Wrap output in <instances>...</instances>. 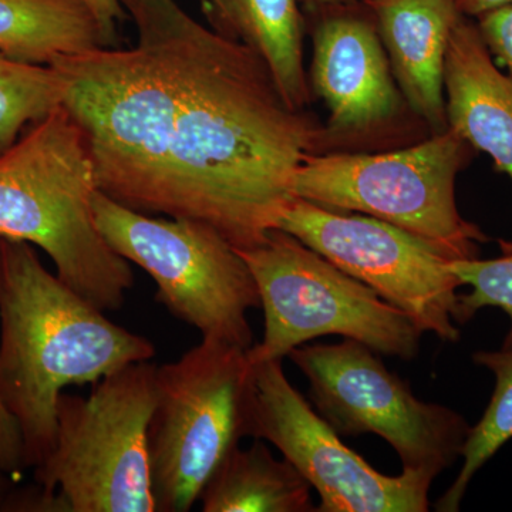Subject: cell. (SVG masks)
Wrapping results in <instances>:
<instances>
[{"label": "cell", "mask_w": 512, "mask_h": 512, "mask_svg": "<svg viewBox=\"0 0 512 512\" xmlns=\"http://www.w3.org/2000/svg\"><path fill=\"white\" fill-rule=\"evenodd\" d=\"M121 3L136 46L50 64L99 190L130 210L210 225L238 251L262 244L295 198L298 168L333 151L325 123L286 103L258 53L177 0Z\"/></svg>", "instance_id": "cell-1"}, {"label": "cell", "mask_w": 512, "mask_h": 512, "mask_svg": "<svg viewBox=\"0 0 512 512\" xmlns=\"http://www.w3.org/2000/svg\"><path fill=\"white\" fill-rule=\"evenodd\" d=\"M154 355L150 340L47 271L32 244L0 238V470L49 457L64 387L96 384Z\"/></svg>", "instance_id": "cell-2"}, {"label": "cell", "mask_w": 512, "mask_h": 512, "mask_svg": "<svg viewBox=\"0 0 512 512\" xmlns=\"http://www.w3.org/2000/svg\"><path fill=\"white\" fill-rule=\"evenodd\" d=\"M97 191L89 141L64 106L0 154V238L43 249L64 284L101 311H117L134 274L97 228Z\"/></svg>", "instance_id": "cell-3"}, {"label": "cell", "mask_w": 512, "mask_h": 512, "mask_svg": "<svg viewBox=\"0 0 512 512\" xmlns=\"http://www.w3.org/2000/svg\"><path fill=\"white\" fill-rule=\"evenodd\" d=\"M474 148L447 128L382 153L328 151L306 158L293 177L296 198L369 215L410 232L450 261L478 258L487 235L458 210V174Z\"/></svg>", "instance_id": "cell-4"}, {"label": "cell", "mask_w": 512, "mask_h": 512, "mask_svg": "<svg viewBox=\"0 0 512 512\" xmlns=\"http://www.w3.org/2000/svg\"><path fill=\"white\" fill-rule=\"evenodd\" d=\"M157 366L133 363L89 397L62 393L52 453L35 468L39 507L67 512H156L148 426Z\"/></svg>", "instance_id": "cell-5"}, {"label": "cell", "mask_w": 512, "mask_h": 512, "mask_svg": "<svg viewBox=\"0 0 512 512\" xmlns=\"http://www.w3.org/2000/svg\"><path fill=\"white\" fill-rule=\"evenodd\" d=\"M255 367L248 349L202 338L156 370L148 426L151 483L158 512H187L222 461L249 437Z\"/></svg>", "instance_id": "cell-6"}, {"label": "cell", "mask_w": 512, "mask_h": 512, "mask_svg": "<svg viewBox=\"0 0 512 512\" xmlns=\"http://www.w3.org/2000/svg\"><path fill=\"white\" fill-rule=\"evenodd\" d=\"M238 252L265 313L264 339L248 349L252 365L329 335L406 362L419 355L424 332L412 318L288 232L272 229L262 244Z\"/></svg>", "instance_id": "cell-7"}, {"label": "cell", "mask_w": 512, "mask_h": 512, "mask_svg": "<svg viewBox=\"0 0 512 512\" xmlns=\"http://www.w3.org/2000/svg\"><path fill=\"white\" fill-rule=\"evenodd\" d=\"M94 220L117 254L147 272L156 299L202 338L252 346L249 309L261 308L258 288L237 249L210 225L153 217L124 207L100 190Z\"/></svg>", "instance_id": "cell-8"}, {"label": "cell", "mask_w": 512, "mask_h": 512, "mask_svg": "<svg viewBox=\"0 0 512 512\" xmlns=\"http://www.w3.org/2000/svg\"><path fill=\"white\" fill-rule=\"evenodd\" d=\"M289 359L309 382L320 416L340 436L373 433L386 440L403 470L436 478L461 458L470 424L460 413L421 402L375 350L353 339L302 345Z\"/></svg>", "instance_id": "cell-9"}, {"label": "cell", "mask_w": 512, "mask_h": 512, "mask_svg": "<svg viewBox=\"0 0 512 512\" xmlns=\"http://www.w3.org/2000/svg\"><path fill=\"white\" fill-rule=\"evenodd\" d=\"M278 229L298 238L384 301L412 318L424 333L457 342L458 289L451 261L399 227L357 212L293 198Z\"/></svg>", "instance_id": "cell-10"}, {"label": "cell", "mask_w": 512, "mask_h": 512, "mask_svg": "<svg viewBox=\"0 0 512 512\" xmlns=\"http://www.w3.org/2000/svg\"><path fill=\"white\" fill-rule=\"evenodd\" d=\"M255 367L249 437L274 444L313 490L318 512H426L434 477L403 470L390 477L346 446L289 382L282 360Z\"/></svg>", "instance_id": "cell-11"}, {"label": "cell", "mask_w": 512, "mask_h": 512, "mask_svg": "<svg viewBox=\"0 0 512 512\" xmlns=\"http://www.w3.org/2000/svg\"><path fill=\"white\" fill-rule=\"evenodd\" d=\"M357 3L316 9L322 16L312 32L309 84L328 110L325 128L333 151L389 138L414 114L394 79L372 12L363 0L362 9Z\"/></svg>", "instance_id": "cell-12"}, {"label": "cell", "mask_w": 512, "mask_h": 512, "mask_svg": "<svg viewBox=\"0 0 512 512\" xmlns=\"http://www.w3.org/2000/svg\"><path fill=\"white\" fill-rule=\"evenodd\" d=\"M400 92L430 134L448 128L444 70L460 12L454 0H363Z\"/></svg>", "instance_id": "cell-13"}, {"label": "cell", "mask_w": 512, "mask_h": 512, "mask_svg": "<svg viewBox=\"0 0 512 512\" xmlns=\"http://www.w3.org/2000/svg\"><path fill=\"white\" fill-rule=\"evenodd\" d=\"M444 92L448 128L487 154L512 183V77L501 72L476 22L460 16L448 43ZM501 252L512 241H500Z\"/></svg>", "instance_id": "cell-14"}, {"label": "cell", "mask_w": 512, "mask_h": 512, "mask_svg": "<svg viewBox=\"0 0 512 512\" xmlns=\"http://www.w3.org/2000/svg\"><path fill=\"white\" fill-rule=\"evenodd\" d=\"M211 28L264 59L286 103L308 110L313 94L303 55L301 0H205Z\"/></svg>", "instance_id": "cell-15"}, {"label": "cell", "mask_w": 512, "mask_h": 512, "mask_svg": "<svg viewBox=\"0 0 512 512\" xmlns=\"http://www.w3.org/2000/svg\"><path fill=\"white\" fill-rule=\"evenodd\" d=\"M311 484L284 460H276L262 440L234 448L200 495L204 512L316 511Z\"/></svg>", "instance_id": "cell-16"}, {"label": "cell", "mask_w": 512, "mask_h": 512, "mask_svg": "<svg viewBox=\"0 0 512 512\" xmlns=\"http://www.w3.org/2000/svg\"><path fill=\"white\" fill-rule=\"evenodd\" d=\"M103 47L80 0H0V52L20 62L52 64Z\"/></svg>", "instance_id": "cell-17"}, {"label": "cell", "mask_w": 512, "mask_h": 512, "mask_svg": "<svg viewBox=\"0 0 512 512\" xmlns=\"http://www.w3.org/2000/svg\"><path fill=\"white\" fill-rule=\"evenodd\" d=\"M474 362L490 370L495 387L490 403L476 426L470 427L461 451L463 466L446 493L437 501L436 510L456 512L471 480L512 439V348L474 353Z\"/></svg>", "instance_id": "cell-18"}, {"label": "cell", "mask_w": 512, "mask_h": 512, "mask_svg": "<svg viewBox=\"0 0 512 512\" xmlns=\"http://www.w3.org/2000/svg\"><path fill=\"white\" fill-rule=\"evenodd\" d=\"M66 83L50 64L12 59L0 52V154L23 131L62 106Z\"/></svg>", "instance_id": "cell-19"}, {"label": "cell", "mask_w": 512, "mask_h": 512, "mask_svg": "<svg viewBox=\"0 0 512 512\" xmlns=\"http://www.w3.org/2000/svg\"><path fill=\"white\" fill-rule=\"evenodd\" d=\"M495 259L451 261V271L470 292L458 295L457 325H464L480 309L498 308L510 318L503 348H512V251Z\"/></svg>", "instance_id": "cell-20"}, {"label": "cell", "mask_w": 512, "mask_h": 512, "mask_svg": "<svg viewBox=\"0 0 512 512\" xmlns=\"http://www.w3.org/2000/svg\"><path fill=\"white\" fill-rule=\"evenodd\" d=\"M476 25L495 62L512 77V5L485 13Z\"/></svg>", "instance_id": "cell-21"}, {"label": "cell", "mask_w": 512, "mask_h": 512, "mask_svg": "<svg viewBox=\"0 0 512 512\" xmlns=\"http://www.w3.org/2000/svg\"><path fill=\"white\" fill-rule=\"evenodd\" d=\"M92 13L99 28L103 47H114L117 43V23L123 19L124 6L121 0H80Z\"/></svg>", "instance_id": "cell-22"}, {"label": "cell", "mask_w": 512, "mask_h": 512, "mask_svg": "<svg viewBox=\"0 0 512 512\" xmlns=\"http://www.w3.org/2000/svg\"><path fill=\"white\" fill-rule=\"evenodd\" d=\"M454 3L460 15L468 19H478L485 13L512 5V0H454Z\"/></svg>", "instance_id": "cell-23"}, {"label": "cell", "mask_w": 512, "mask_h": 512, "mask_svg": "<svg viewBox=\"0 0 512 512\" xmlns=\"http://www.w3.org/2000/svg\"><path fill=\"white\" fill-rule=\"evenodd\" d=\"M360 0H301V5L308 6L311 10L326 8V6L350 5Z\"/></svg>", "instance_id": "cell-24"}, {"label": "cell", "mask_w": 512, "mask_h": 512, "mask_svg": "<svg viewBox=\"0 0 512 512\" xmlns=\"http://www.w3.org/2000/svg\"><path fill=\"white\" fill-rule=\"evenodd\" d=\"M6 485H8L6 473L5 471L0 470V498H2V495H5Z\"/></svg>", "instance_id": "cell-25"}]
</instances>
